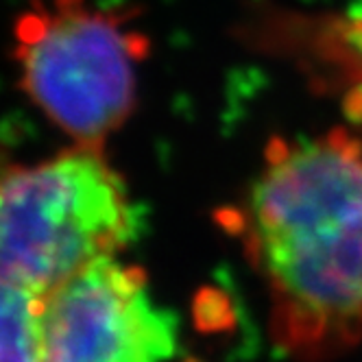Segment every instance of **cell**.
<instances>
[{
    "label": "cell",
    "mask_w": 362,
    "mask_h": 362,
    "mask_svg": "<svg viewBox=\"0 0 362 362\" xmlns=\"http://www.w3.org/2000/svg\"><path fill=\"white\" fill-rule=\"evenodd\" d=\"M29 134V120L24 116L11 114L5 120H0V142L11 146V144H20L27 140Z\"/></svg>",
    "instance_id": "cell-8"
},
{
    "label": "cell",
    "mask_w": 362,
    "mask_h": 362,
    "mask_svg": "<svg viewBox=\"0 0 362 362\" xmlns=\"http://www.w3.org/2000/svg\"><path fill=\"white\" fill-rule=\"evenodd\" d=\"M136 11H62L44 40L16 48L20 88L79 146L103 151L136 110V64L151 53L140 31L120 24Z\"/></svg>",
    "instance_id": "cell-3"
},
{
    "label": "cell",
    "mask_w": 362,
    "mask_h": 362,
    "mask_svg": "<svg viewBox=\"0 0 362 362\" xmlns=\"http://www.w3.org/2000/svg\"><path fill=\"white\" fill-rule=\"evenodd\" d=\"M271 299L275 343L325 362L362 339V142L273 138L243 201L218 212Z\"/></svg>",
    "instance_id": "cell-1"
},
{
    "label": "cell",
    "mask_w": 362,
    "mask_h": 362,
    "mask_svg": "<svg viewBox=\"0 0 362 362\" xmlns=\"http://www.w3.org/2000/svg\"><path fill=\"white\" fill-rule=\"evenodd\" d=\"M177 323L153 301L146 273L96 257L44 295L42 362H166Z\"/></svg>",
    "instance_id": "cell-4"
},
{
    "label": "cell",
    "mask_w": 362,
    "mask_h": 362,
    "mask_svg": "<svg viewBox=\"0 0 362 362\" xmlns=\"http://www.w3.org/2000/svg\"><path fill=\"white\" fill-rule=\"evenodd\" d=\"M50 24H53V18H50L44 9H33V11H24L22 16H18L16 20V37L20 42V46H33L40 40L46 37Z\"/></svg>",
    "instance_id": "cell-7"
},
{
    "label": "cell",
    "mask_w": 362,
    "mask_h": 362,
    "mask_svg": "<svg viewBox=\"0 0 362 362\" xmlns=\"http://www.w3.org/2000/svg\"><path fill=\"white\" fill-rule=\"evenodd\" d=\"M260 29L269 48L288 55L315 88L339 98L362 134V0L343 13L269 16Z\"/></svg>",
    "instance_id": "cell-5"
},
{
    "label": "cell",
    "mask_w": 362,
    "mask_h": 362,
    "mask_svg": "<svg viewBox=\"0 0 362 362\" xmlns=\"http://www.w3.org/2000/svg\"><path fill=\"white\" fill-rule=\"evenodd\" d=\"M142 216L103 151L76 146L0 173V279L46 295L140 234Z\"/></svg>",
    "instance_id": "cell-2"
},
{
    "label": "cell",
    "mask_w": 362,
    "mask_h": 362,
    "mask_svg": "<svg viewBox=\"0 0 362 362\" xmlns=\"http://www.w3.org/2000/svg\"><path fill=\"white\" fill-rule=\"evenodd\" d=\"M44 295L0 279V362H42Z\"/></svg>",
    "instance_id": "cell-6"
}]
</instances>
